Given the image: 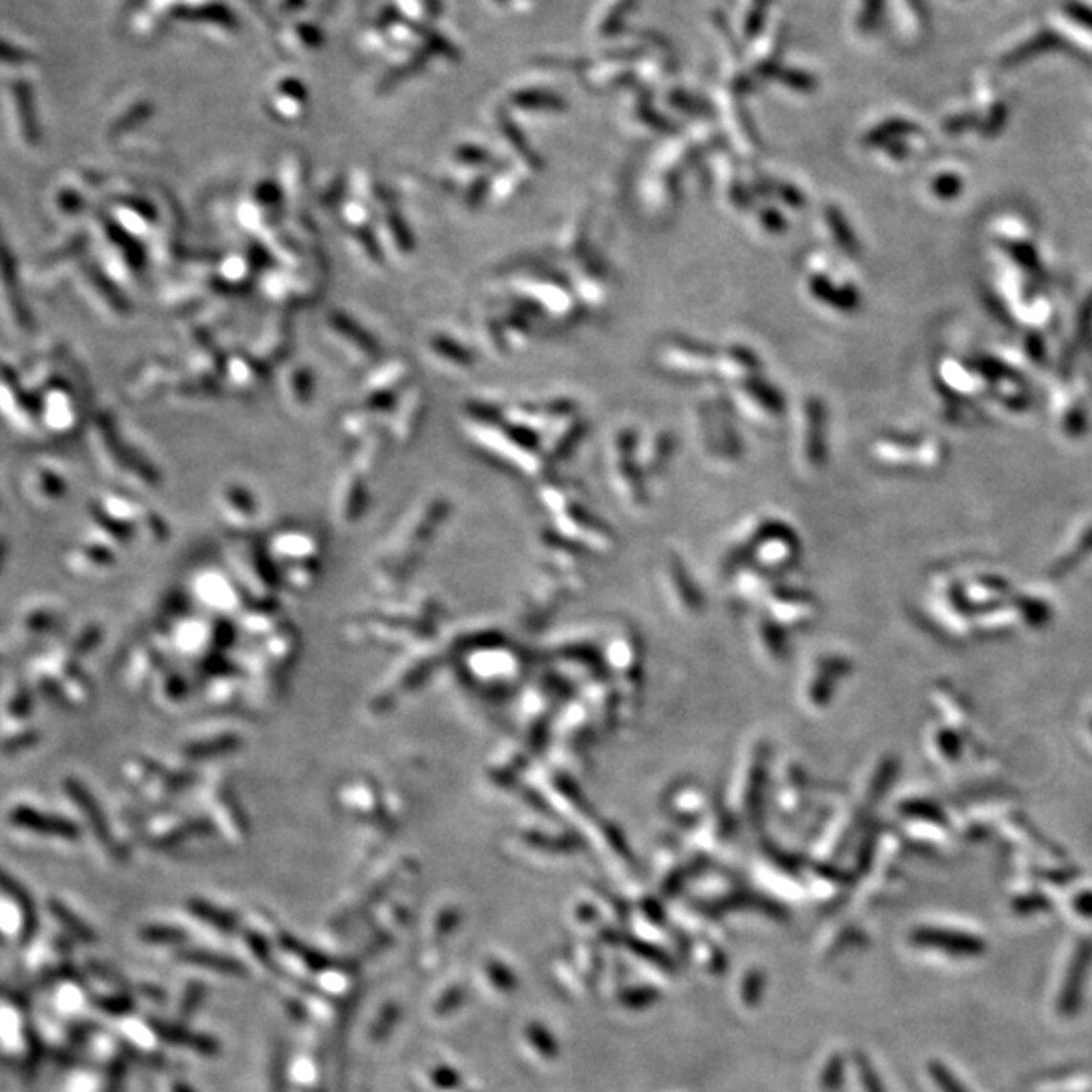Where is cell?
<instances>
[{"instance_id": "14", "label": "cell", "mask_w": 1092, "mask_h": 1092, "mask_svg": "<svg viewBox=\"0 0 1092 1092\" xmlns=\"http://www.w3.org/2000/svg\"><path fill=\"white\" fill-rule=\"evenodd\" d=\"M1044 906H1048V902L1042 897H1037V900H1024V906H1015V908L1017 910H1028L1030 913V910H1034V908H1044Z\"/></svg>"}, {"instance_id": "13", "label": "cell", "mask_w": 1092, "mask_h": 1092, "mask_svg": "<svg viewBox=\"0 0 1092 1092\" xmlns=\"http://www.w3.org/2000/svg\"><path fill=\"white\" fill-rule=\"evenodd\" d=\"M1074 906L1079 908V913L1084 917H1092V895H1082L1081 899L1074 900Z\"/></svg>"}, {"instance_id": "5", "label": "cell", "mask_w": 1092, "mask_h": 1092, "mask_svg": "<svg viewBox=\"0 0 1092 1092\" xmlns=\"http://www.w3.org/2000/svg\"><path fill=\"white\" fill-rule=\"evenodd\" d=\"M39 740H41V735H39V733H36V731H25V733L16 735V737H12V739H9V740H5L3 744H0V751H3V755H16V753H21V751H25V749H31V746H34Z\"/></svg>"}, {"instance_id": "1", "label": "cell", "mask_w": 1092, "mask_h": 1092, "mask_svg": "<svg viewBox=\"0 0 1092 1092\" xmlns=\"http://www.w3.org/2000/svg\"><path fill=\"white\" fill-rule=\"evenodd\" d=\"M1090 969H1092V941L1086 939V941L1079 943L1077 951H1074L1068 969H1066L1064 986H1062L1060 995H1058V1013L1062 1017H1074L1081 1012L1082 999H1084L1086 977H1088Z\"/></svg>"}, {"instance_id": "16", "label": "cell", "mask_w": 1092, "mask_h": 1092, "mask_svg": "<svg viewBox=\"0 0 1092 1092\" xmlns=\"http://www.w3.org/2000/svg\"><path fill=\"white\" fill-rule=\"evenodd\" d=\"M5 555H7V546H5V542H3V540H0V569H3Z\"/></svg>"}, {"instance_id": "10", "label": "cell", "mask_w": 1092, "mask_h": 1092, "mask_svg": "<svg viewBox=\"0 0 1092 1092\" xmlns=\"http://www.w3.org/2000/svg\"><path fill=\"white\" fill-rule=\"evenodd\" d=\"M27 624H29V627L34 629V631H47V629L57 626V619H55L51 613H41V611H39V613H33V615L29 617Z\"/></svg>"}, {"instance_id": "15", "label": "cell", "mask_w": 1092, "mask_h": 1092, "mask_svg": "<svg viewBox=\"0 0 1092 1092\" xmlns=\"http://www.w3.org/2000/svg\"><path fill=\"white\" fill-rule=\"evenodd\" d=\"M94 640H96V635H94V633H85V635L81 637V642H78L76 649H78V651H85L87 648L94 646Z\"/></svg>"}, {"instance_id": "7", "label": "cell", "mask_w": 1092, "mask_h": 1092, "mask_svg": "<svg viewBox=\"0 0 1092 1092\" xmlns=\"http://www.w3.org/2000/svg\"><path fill=\"white\" fill-rule=\"evenodd\" d=\"M633 5H635V0H619V3L615 5V9L611 11V14L605 18L603 33H607V34L615 33V31L619 29V25H622L624 16L629 12V9H631Z\"/></svg>"}, {"instance_id": "9", "label": "cell", "mask_w": 1092, "mask_h": 1092, "mask_svg": "<svg viewBox=\"0 0 1092 1092\" xmlns=\"http://www.w3.org/2000/svg\"><path fill=\"white\" fill-rule=\"evenodd\" d=\"M767 5H769V0H755V7H753V11H751L749 18H746V34H749V36L759 31L761 21H762V14H764V9H767Z\"/></svg>"}, {"instance_id": "3", "label": "cell", "mask_w": 1092, "mask_h": 1092, "mask_svg": "<svg viewBox=\"0 0 1092 1092\" xmlns=\"http://www.w3.org/2000/svg\"><path fill=\"white\" fill-rule=\"evenodd\" d=\"M9 822L21 830H29L41 835L51 837H65V840H78V828L71 822L57 815H49L43 811H36L27 806H18L11 811Z\"/></svg>"}, {"instance_id": "8", "label": "cell", "mask_w": 1092, "mask_h": 1092, "mask_svg": "<svg viewBox=\"0 0 1092 1092\" xmlns=\"http://www.w3.org/2000/svg\"><path fill=\"white\" fill-rule=\"evenodd\" d=\"M31 708H33V700H31L29 692H27V690H18L16 696H14V698L11 700V704H9V713H11L12 717H16V718H23V717H29V715H31Z\"/></svg>"}, {"instance_id": "6", "label": "cell", "mask_w": 1092, "mask_h": 1092, "mask_svg": "<svg viewBox=\"0 0 1092 1092\" xmlns=\"http://www.w3.org/2000/svg\"><path fill=\"white\" fill-rule=\"evenodd\" d=\"M858 1072H860V1081L864 1084L866 1092H886L882 1081L878 1079L876 1070H874L868 1062V1058H860L858 1060Z\"/></svg>"}, {"instance_id": "4", "label": "cell", "mask_w": 1092, "mask_h": 1092, "mask_svg": "<svg viewBox=\"0 0 1092 1092\" xmlns=\"http://www.w3.org/2000/svg\"><path fill=\"white\" fill-rule=\"evenodd\" d=\"M928 1072H931V1077H933L935 1084H937L943 1092H969V1088L965 1086V1084L955 1077V1074H953L949 1068H946V1066H943L941 1062H933L931 1066H928Z\"/></svg>"}, {"instance_id": "12", "label": "cell", "mask_w": 1092, "mask_h": 1092, "mask_svg": "<svg viewBox=\"0 0 1092 1092\" xmlns=\"http://www.w3.org/2000/svg\"><path fill=\"white\" fill-rule=\"evenodd\" d=\"M39 688H41V694H43L49 702H53L55 706H57V704H59V706L65 704V698H63V694H61V690H59V686L55 684V682H51V680H41Z\"/></svg>"}, {"instance_id": "2", "label": "cell", "mask_w": 1092, "mask_h": 1092, "mask_svg": "<svg viewBox=\"0 0 1092 1092\" xmlns=\"http://www.w3.org/2000/svg\"><path fill=\"white\" fill-rule=\"evenodd\" d=\"M913 943L922 946V949H935L955 957H977L986 951L983 939L967 933L944 931V928H919L913 935Z\"/></svg>"}, {"instance_id": "11", "label": "cell", "mask_w": 1092, "mask_h": 1092, "mask_svg": "<svg viewBox=\"0 0 1092 1092\" xmlns=\"http://www.w3.org/2000/svg\"><path fill=\"white\" fill-rule=\"evenodd\" d=\"M779 78L793 87H801V89L813 87V80L809 76H806V73H799V71H781Z\"/></svg>"}]
</instances>
